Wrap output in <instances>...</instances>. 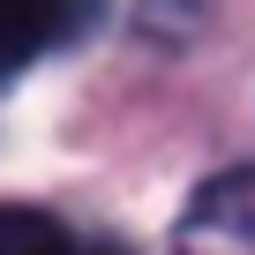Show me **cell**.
I'll list each match as a JSON object with an SVG mask.
<instances>
[{
	"label": "cell",
	"instance_id": "obj_1",
	"mask_svg": "<svg viewBox=\"0 0 255 255\" xmlns=\"http://www.w3.org/2000/svg\"><path fill=\"white\" fill-rule=\"evenodd\" d=\"M75 30V0H0V83L45 60Z\"/></svg>",
	"mask_w": 255,
	"mask_h": 255
},
{
	"label": "cell",
	"instance_id": "obj_2",
	"mask_svg": "<svg viewBox=\"0 0 255 255\" xmlns=\"http://www.w3.org/2000/svg\"><path fill=\"white\" fill-rule=\"evenodd\" d=\"M0 255H68V233H60L45 210L0 203Z\"/></svg>",
	"mask_w": 255,
	"mask_h": 255
},
{
	"label": "cell",
	"instance_id": "obj_3",
	"mask_svg": "<svg viewBox=\"0 0 255 255\" xmlns=\"http://www.w3.org/2000/svg\"><path fill=\"white\" fill-rule=\"evenodd\" d=\"M68 255H75V248H68ZM83 255H105V248H83Z\"/></svg>",
	"mask_w": 255,
	"mask_h": 255
}]
</instances>
